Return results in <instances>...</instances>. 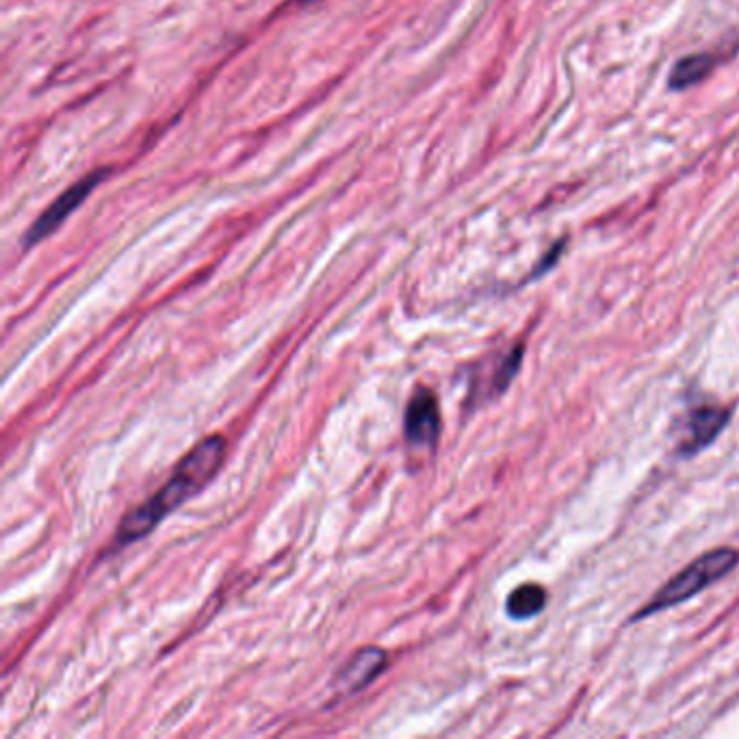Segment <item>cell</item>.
I'll return each mask as SVG.
<instances>
[{"label": "cell", "mask_w": 739, "mask_h": 739, "mask_svg": "<svg viewBox=\"0 0 739 739\" xmlns=\"http://www.w3.org/2000/svg\"><path fill=\"white\" fill-rule=\"evenodd\" d=\"M726 421H729V412L720 406L694 408L690 417H687L685 436L681 440L683 456H694L700 449L709 447L724 430Z\"/></svg>", "instance_id": "5"}, {"label": "cell", "mask_w": 739, "mask_h": 739, "mask_svg": "<svg viewBox=\"0 0 739 739\" xmlns=\"http://www.w3.org/2000/svg\"><path fill=\"white\" fill-rule=\"evenodd\" d=\"M109 172H111L109 167H100V170L83 176L81 180H76L72 187H68L66 191H63L61 196L53 204H50L48 209L31 224V228L27 230V235H24V245H27V248H33V245L42 243L46 237H50L53 232H57L61 228V224L66 222V219L76 209H79V206L89 196H92V191L102 183V180L107 178Z\"/></svg>", "instance_id": "3"}, {"label": "cell", "mask_w": 739, "mask_h": 739, "mask_svg": "<svg viewBox=\"0 0 739 739\" xmlns=\"http://www.w3.org/2000/svg\"><path fill=\"white\" fill-rule=\"evenodd\" d=\"M406 443L414 449L434 447L440 434V408L438 399L430 388L419 386L414 391L410 404L406 408L404 419Z\"/></svg>", "instance_id": "4"}, {"label": "cell", "mask_w": 739, "mask_h": 739, "mask_svg": "<svg viewBox=\"0 0 739 739\" xmlns=\"http://www.w3.org/2000/svg\"><path fill=\"white\" fill-rule=\"evenodd\" d=\"M735 48L731 50H709V53H694L687 55L683 59H679L674 63V68L670 72L668 79V87L672 92H683V89H690L698 83H703L705 79L713 74L718 66L733 57Z\"/></svg>", "instance_id": "6"}, {"label": "cell", "mask_w": 739, "mask_h": 739, "mask_svg": "<svg viewBox=\"0 0 739 739\" xmlns=\"http://www.w3.org/2000/svg\"><path fill=\"white\" fill-rule=\"evenodd\" d=\"M737 562H739V553L733 549H716L703 557H698L696 562H692L685 570H681L677 577H672L666 586L653 596V601L648 603L638 616H635V620L657 614L661 612V609H668L687 599H692V596L698 594L700 590L709 588L711 583H716L718 579L729 575Z\"/></svg>", "instance_id": "2"}, {"label": "cell", "mask_w": 739, "mask_h": 739, "mask_svg": "<svg viewBox=\"0 0 739 739\" xmlns=\"http://www.w3.org/2000/svg\"><path fill=\"white\" fill-rule=\"evenodd\" d=\"M566 248V241H560V243H555L553 245V250L547 254V256H544L542 258V261H540V265H538V269H536V274L534 276H542L544 274V271H549L555 263H557V258H560V254H562V250Z\"/></svg>", "instance_id": "9"}, {"label": "cell", "mask_w": 739, "mask_h": 739, "mask_svg": "<svg viewBox=\"0 0 739 739\" xmlns=\"http://www.w3.org/2000/svg\"><path fill=\"white\" fill-rule=\"evenodd\" d=\"M544 605H547V592H544V588L536 586V583H523V586H518L508 596L505 612L514 620H527L538 616Z\"/></svg>", "instance_id": "8"}, {"label": "cell", "mask_w": 739, "mask_h": 739, "mask_svg": "<svg viewBox=\"0 0 739 739\" xmlns=\"http://www.w3.org/2000/svg\"><path fill=\"white\" fill-rule=\"evenodd\" d=\"M386 651H382V648H362V651H358L352 659H349V664L341 670L339 679H336V690L341 692H358L362 690V687H367L373 679H378L380 674L384 672L386 668Z\"/></svg>", "instance_id": "7"}, {"label": "cell", "mask_w": 739, "mask_h": 739, "mask_svg": "<svg viewBox=\"0 0 739 739\" xmlns=\"http://www.w3.org/2000/svg\"><path fill=\"white\" fill-rule=\"evenodd\" d=\"M297 3H300V5H315V3H319V0H297Z\"/></svg>", "instance_id": "10"}, {"label": "cell", "mask_w": 739, "mask_h": 739, "mask_svg": "<svg viewBox=\"0 0 739 739\" xmlns=\"http://www.w3.org/2000/svg\"><path fill=\"white\" fill-rule=\"evenodd\" d=\"M226 456V440L222 436L204 438L200 445L193 447L187 456L178 462L176 471L172 473L157 495L141 503L139 508L131 510L115 531V544L126 547L141 538H146L150 531L157 527L167 514L178 510L180 505L189 501L193 495L211 482L219 473Z\"/></svg>", "instance_id": "1"}]
</instances>
